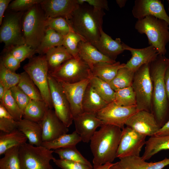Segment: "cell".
<instances>
[{"mask_svg":"<svg viewBox=\"0 0 169 169\" xmlns=\"http://www.w3.org/2000/svg\"><path fill=\"white\" fill-rule=\"evenodd\" d=\"M169 66V59L161 54L149 65L152 84V113L160 128L169 120V104L164 79Z\"/></svg>","mask_w":169,"mask_h":169,"instance_id":"cell-1","label":"cell"},{"mask_svg":"<svg viewBox=\"0 0 169 169\" xmlns=\"http://www.w3.org/2000/svg\"><path fill=\"white\" fill-rule=\"evenodd\" d=\"M122 129L113 125L104 124L96 131L90 141V148L93 156V169L112 163L116 158Z\"/></svg>","mask_w":169,"mask_h":169,"instance_id":"cell-2","label":"cell"},{"mask_svg":"<svg viewBox=\"0 0 169 169\" xmlns=\"http://www.w3.org/2000/svg\"><path fill=\"white\" fill-rule=\"evenodd\" d=\"M105 14L103 10L84 3L79 4L69 20L74 31L94 45L100 37Z\"/></svg>","mask_w":169,"mask_h":169,"instance_id":"cell-3","label":"cell"},{"mask_svg":"<svg viewBox=\"0 0 169 169\" xmlns=\"http://www.w3.org/2000/svg\"><path fill=\"white\" fill-rule=\"evenodd\" d=\"M135 28L140 33L146 35L149 44L156 49L159 54L165 55L166 46L169 42V25L167 22L148 16L137 20Z\"/></svg>","mask_w":169,"mask_h":169,"instance_id":"cell-4","label":"cell"},{"mask_svg":"<svg viewBox=\"0 0 169 169\" xmlns=\"http://www.w3.org/2000/svg\"><path fill=\"white\" fill-rule=\"evenodd\" d=\"M46 18L40 4L25 11L22 19V28L25 44L36 50L46 28Z\"/></svg>","mask_w":169,"mask_h":169,"instance_id":"cell-5","label":"cell"},{"mask_svg":"<svg viewBox=\"0 0 169 169\" xmlns=\"http://www.w3.org/2000/svg\"><path fill=\"white\" fill-rule=\"evenodd\" d=\"M54 152L42 146L27 143L21 145L19 149L21 169H53L50 162L55 158Z\"/></svg>","mask_w":169,"mask_h":169,"instance_id":"cell-6","label":"cell"},{"mask_svg":"<svg viewBox=\"0 0 169 169\" xmlns=\"http://www.w3.org/2000/svg\"><path fill=\"white\" fill-rule=\"evenodd\" d=\"M23 69L38 88L44 102L50 109H53L48 79L49 68L45 55L33 56Z\"/></svg>","mask_w":169,"mask_h":169,"instance_id":"cell-7","label":"cell"},{"mask_svg":"<svg viewBox=\"0 0 169 169\" xmlns=\"http://www.w3.org/2000/svg\"><path fill=\"white\" fill-rule=\"evenodd\" d=\"M150 64L142 65L135 72L131 86L135 94L138 110L152 113V84Z\"/></svg>","mask_w":169,"mask_h":169,"instance_id":"cell-8","label":"cell"},{"mask_svg":"<svg viewBox=\"0 0 169 169\" xmlns=\"http://www.w3.org/2000/svg\"><path fill=\"white\" fill-rule=\"evenodd\" d=\"M0 28V41L5 49L25 44L22 28V19L25 12H15L7 11Z\"/></svg>","mask_w":169,"mask_h":169,"instance_id":"cell-9","label":"cell"},{"mask_svg":"<svg viewBox=\"0 0 169 169\" xmlns=\"http://www.w3.org/2000/svg\"><path fill=\"white\" fill-rule=\"evenodd\" d=\"M49 74L56 80L74 83L90 79L92 75L89 66L80 58L74 57L64 63L57 69Z\"/></svg>","mask_w":169,"mask_h":169,"instance_id":"cell-10","label":"cell"},{"mask_svg":"<svg viewBox=\"0 0 169 169\" xmlns=\"http://www.w3.org/2000/svg\"><path fill=\"white\" fill-rule=\"evenodd\" d=\"M48 79L54 110L59 119L68 128L74 120L69 102L57 80L49 74Z\"/></svg>","mask_w":169,"mask_h":169,"instance_id":"cell-11","label":"cell"},{"mask_svg":"<svg viewBox=\"0 0 169 169\" xmlns=\"http://www.w3.org/2000/svg\"><path fill=\"white\" fill-rule=\"evenodd\" d=\"M138 111L136 106H120L113 101L108 104L96 114L103 124L114 125L122 130L125 127L128 119Z\"/></svg>","mask_w":169,"mask_h":169,"instance_id":"cell-12","label":"cell"},{"mask_svg":"<svg viewBox=\"0 0 169 169\" xmlns=\"http://www.w3.org/2000/svg\"><path fill=\"white\" fill-rule=\"evenodd\" d=\"M146 137L131 128L125 127L122 130L117 157L140 156L142 148L146 143Z\"/></svg>","mask_w":169,"mask_h":169,"instance_id":"cell-13","label":"cell"},{"mask_svg":"<svg viewBox=\"0 0 169 169\" xmlns=\"http://www.w3.org/2000/svg\"><path fill=\"white\" fill-rule=\"evenodd\" d=\"M125 125L146 136H155L161 128L154 115L145 110L138 111L134 114Z\"/></svg>","mask_w":169,"mask_h":169,"instance_id":"cell-14","label":"cell"},{"mask_svg":"<svg viewBox=\"0 0 169 169\" xmlns=\"http://www.w3.org/2000/svg\"><path fill=\"white\" fill-rule=\"evenodd\" d=\"M57 81L68 100L73 118L83 112L82 100L84 92L90 82L89 79L74 83Z\"/></svg>","mask_w":169,"mask_h":169,"instance_id":"cell-15","label":"cell"},{"mask_svg":"<svg viewBox=\"0 0 169 169\" xmlns=\"http://www.w3.org/2000/svg\"><path fill=\"white\" fill-rule=\"evenodd\" d=\"M40 4L46 18L62 17L68 20L79 5L78 0H43Z\"/></svg>","mask_w":169,"mask_h":169,"instance_id":"cell-16","label":"cell"},{"mask_svg":"<svg viewBox=\"0 0 169 169\" xmlns=\"http://www.w3.org/2000/svg\"><path fill=\"white\" fill-rule=\"evenodd\" d=\"M133 17L138 20L151 16L163 20L169 25V16L160 0H136L132 10Z\"/></svg>","mask_w":169,"mask_h":169,"instance_id":"cell-17","label":"cell"},{"mask_svg":"<svg viewBox=\"0 0 169 169\" xmlns=\"http://www.w3.org/2000/svg\"><path fill=\"white\" fill-rule=\"evenodd\" d=\"M75 131L82 141L88 143L94 135L97 128L103 124L95 113L83 112L74 118Z\"/></svg>","mask_w":169,"mask_h":169,"instance_id":"cell-18","label":"cell"},{"mask_svg":"<svg viewBox=\"0 0 169 169\" xmlns=\"http://www.w3.org/2000/svg\"><path fill=\"white\" fill-rule=\"evenodd\" d=\"M43 142L49 141L67 134L68 128L59 119L54 110L49 109L40 122Z\"/></svg>","mask_w":169,"mask_h":169,"instance_id":"cell-19","label":"cell"},{"mask_svg":"<svg viewBox=\"0 0 169 169\" xmlns=\"http://www.w3.org/2000/svg\"><path fill=\"white\" fill-rule=\"evenodd\" d=\"M125 50L130 51L131 54L130 59L125 64V67L135 72L142 65L150 64L159 54L153 46L150 45L142 49L132 48L123 42Z\"/></svg>","mask_w":169,"mask_h":169,"instance_id":"cell-20","label":"cell"},{"mask_svg":"<svg viewBox=\"0 0 169 169\" xmlns=\"http://www.w3.org/2000/svg\"><path fill=\"white\" fill-rule=\"evenodd\" d=\"M78 49L79 57L89 66L91 69L94 64L99 63H114L116 62L104 55L88 41L80 42Z\"/></svg>","mask_w":169,"mask_h":169,"instance_id":"cell-21","label":"cell"},{"mask_svg":"<svg viewBox=\"0 0 169 169\" xmlns=\"http://www.w3.org/2000/svg\"><path fill=\"white\" fill-rule=\"evenodd\" d=\"M93 45L104 55L114 60L125 50L120 38L113 39L102 29L99 41Z\"/></svg>","mask_w":169,"mask_h":169,"instance_id":"cell-22","label":"cell"},{"mask_svg":"<svg viewBox=\"0 0 169 169\" xmlns=\"http://www.w3.org/2000/svg\"><path fill=\"white\" fill-rule=\"evenodd\" d=\"M120 165L124 169H162L169 165V158L166 157L156 162H147L141 157L129 156L119 158Z\"/></svg>","mask_w":169,"mask_h":169,"instance_id":"cell-23","label":"cell"},{"mask_svg":"<svg viewBox=\"0 0 169 169\" xmlns=\"http://www.w3.org/2000/svg\"><path fill=\"white\" fill-rule=\"evenodd\" d=\"M18 129L27 137L30 144L41 146L43 142L42 129L40 123L23 118L18 122Z\"/></svg>","mask_w":169,"mask_h":169,"instance_id":"cell-24","label":"cell"},{"mask_svg":"<svg viewBox=\"0 0 169 169\" xmlns=\"http://www.w3.org/2000/svg\"><path fill=\"white\" fill-rule=\"evenodd\" d=\"M107 104L89 82L83 99L82 107L83 112L96 114Z\"/></svg>","mask_w":169,"mask_h":169,"instance_id":"cell-25","label":"cell"},{"mask_svg":"<svg viewBox=\"0 0 169 169\" xmlns=\"http://www.w3.org/2000/svg\"><path fill=\"white\" fill-rule=\"evenodd\" d=\"M125 64L119 61L114 63L100 62L94 64L91 69L92 74L109 83L116 75L118 70L125 67Z\"/></svg>","mask_w":169,"mask_h":169,"instance_id":"cell-26","label":"cell"},{"mask_svg":"<svg viewBox=\"0 0 169 169\" xmlns=\"http://www.w3.org/2000/svg\"><path fill=\"white\" fill-rule=\"evenodd\" d=\"M45 55L49 74L54 72L65 61L73 57L63 45L50 49Z\"/></svg>","mask_w":169,"mask_h":169,"instance_id":"cell-27","label":"cell"},{"mask_svg":"<svg viewBox=\"0 0 169 169\" xmlns=\"http://www.w3.org/2000/svg\"><path fill=\"white\" fill-rule=\"evenodd\" d=\"M145 145L144 151L141 157L146 161L161 151L169 150V135L151 136L146 141Z\"/></svg>","mask_w":169,"mask_h":169,"instance_id":"cell-28","label":"cell"},{"mask_svg":"<svg viewBox=\"0 0 169 169\" xmlns=\"http://www.w3.org/2000/svg\"><path fill=\"white\" fill-rule=\"evenodd\" d=\"M27 140L26 136L18 129L8 133L1 132L0 155L4 154L12 148L26 143Z\"/></svg>","mask_w":169,"mask_h":169,"instance_id":"cell-29","label":"cell"},{"mask_svg":"<svg viewBox=\"0 0 169 169\" xmlns=\"http://www.w3.org/2000/svg\"><path fill=\"white\" fill-rule=\"evenodd\" d=\"M49 109L44 101L31 99L23 111V117L40 123Z\"/></svg>","mask_w":169,"mask_h":169,"instance_id":"cell-30","label":"cell"},{"mask_svg":"<svg viewBox=\"0 0 169 169\" xmlns=\"http://www.w3.org/2000/svg\"><path fill=\"white\" fill-rule=\"evenodd\" d=\"M64 36L54 30L46 28L44 34L38 47L37 53L45 55L50 49L62 45Z\"/></svg>","mask_w":169,"mask_h":169,"instance_id":"cell-31","label":"cell"},{"mask_svg":"<svg viewBox=\"0 0 169 169\" xmlns=\"http://www.w3.org/2000/svg\"><path fill=\"white\" fill-rule=\"evenodd\" d=\"M82 141L78 134L75 131L72 133L66 134L52 141L43 142L41 146L51 150L76 146Z\"/></svg>","mask_w":169,"mask_h":169,"instance_id":"cell-32","label":"cell"},{"mask_svg":"<svg viewBox=\"0 0 169 169\" xmlns=\"http://www.w3.org/2000/svg\"><path fill=\"white\" fill-rule=\"evenodd\" d=\"M135 72L124 67L118 70L116 75L109 84L115 91L131 86Z\"/></svg>","mask_w":169,"mask_h":169,"instance_id":"cell-33","label":"cell"},{"mask_svg":"<svg viewBox=\"0 0 169 169\" xmlns=\"http://www.w3.org/2000/svg\"><path fill=\"white\" fill-rule=\"evenodd\" d=\"M89 80L92 86L108 104L113 101L115 91L109 83L92 74Z\"/></svg>","mask_w":169,"mask_h":169,"instance_id":"cell-34","label":"cell"},{"mask_svg":"<svg viewBox=\"0 0 169 169\" xmlns=\"http://www.w3.org/2000/svg\"><path fill=\"white\" fill-rule=\"evenodd\" d=\"M20 74L18 86L31 99L44 101L39 90L27 73L24 71Z\"/></svg>","mask_w":169,"mask_h":169,"instance_id":"cell-35","label":"cell"},{"mask_svg":"<svg viewBox=\"0 0 169 169\" xmlns=\"http://www.w3.org/2000/svg\"><path fill=\"white\" fill-rule=\"evenodd\" d=\"M54 152L59 156V159L79 162L92 166L86 159L81 154L76 146L55 150Z\"/></svg>","mask_w":169,"mask_h":169,"instance_id":"cell-36","label":"cell"},{"mask_svg":"<svg viewBox=\"0 0 169 169\" xmlns=\"http://www.w3.org/2000/svg\"><path fill=\"white\" fill-rule=\"evenodd\" d=\"M19 146L12 148L4 154V156L0 159V169H21Z\"/></svg>","mask_w":169,"mask_h":169,"instance_id":"cell-37","label":"cell"},{"mask_svg":"<svg viewBox=\"0 0 169 169\" xmlns=\"http://www.w3.org/2000/svg\"><path fill=\"white\" fill-rule=\"evenodd\" d=\"M113 101L120 106L126 107L136 106V95L132 86L115 91Z\"/></svg>","mask_w":169,"mask_h":169,"instance_id":"cell-38","label":"cell"},{"mask_svg":"<svg viewBox=\"0 0 169 169\" xmlns=\"http://www.w3.org/2000/svg\"><path fill=\"white\" fill-rule=\"evenodd\" d=\"M20 74L13 72L7 68L0 60V84L6 91L17 85L19 81Z\"/></svg>","mask_w":169,"mask_h":169,"instance_id":"cell-39","label":"cell"},{"mask_svg":"<svg viewBox=\"0 0 169 169\" xmlns=\"http://www.w3.org/2000/svg\"><path fill=\"white\" fill-rule=\"evenodd\" d=\"M46 25L64 36L74 32L69 20L62 17L46 18Z\"/></svg>","mask_w":169,"mask_h":169,"instance_id":"cell-40","label":"cell"},{"mask_svg":"<svg viewBox=\"0 0 169 169\" xmlns=\"http://www.w3.org/2000/svg\"><path fill=\"white\" fill-rule=\"evenodd\" d=\"M81 41H86L85 38L76 33L70 32L64 36L63 43L68 52L74 58L79 59L78 45Z\"/></svg>","mask_w":169,"mask_h":169,"instance_id":"cell-41","label":"cell"},{"mask_svg":"<svg viewBox=\"0 0 169 169\" xmlns=\"http://www.w3.org/2000/svg\"><path fill=\"white\" fill-rule=\"evenodd\" d=\"M2 103L7 111L18 122L22 119L23 113L15 101L10 90L6 91Z\"/></svg>","mask_w":169,"mask_h":169,"instance_id":"cell-42","label":"cell"},{"mask_svg":"<svg viewBox=\"0 0 169 169\" xmlns=\"http://www.w3.org/2000/svg\"><path fill=\"white\" fill-rule=\"evenodd\" d=\"M18 122L0 103V130L4 133H9L18 129Z\"/></svg>","mask_w":169,"mask_h":169,"instance_id":"cell-43","label":"cell"},{"mask_svg":"<svg viewBox=\"0 0 169 169\" xmlns=\"http://www.w3.org/2000/svg\"><path fill=\"white\" fill-rule=\"evenodd\" d=\"M5 49L10 53L21 63L26 59H31L37 53L36 50L26 44L12 46Z\"/></svg>","mask_w":169,"mask_h":169,"instance_id":"cell-44","label":"cell"},{"mask_svg":"<svg viewBox=\"0 0 169 169\" xmlns=\"http://www.w3.org/2000/svg\"><path fill=\"white\" fill-rule=\"evenodd\" d=\"M43 0H15L9 4L7 11L15 12H25L34 5L40 4Z\"/></svg>","mask_w":169,"mask_h":169,"instance_id":"cell-45","label":"cell"},{"mask_svg":"<svg viewBox=\"0 0 169 169\" xmlns=\"http://www.w3.org/2000/svg\"><path fill=\"white\" fill-rule=\"evenodd\" d=\"M12 95L23 113L31 99L18 86H14L10 90Z\"/></svg>","mask_w":169,"mask_h":169,"instance_id":"cell-46","label":"cell"},{"mask_svg":"<svg viewBox=\"0 0 169 169\" xmlns=\"http://www.w3.org/2000/svg\"><path fill=\"white\" fill-rule=\"evenodd\" d=\"M53 161L61 169H93V166H88L77 162L55 158Z\"/></svg>","mask_w":169,"mask_h":169,"instance_id":"cell-47","label":"cell"},{"mask_svg":"<svg viewBox=\"0 0 169 169\" xmlns=\"http://www.w3.org/2000/svg\"><path fill=\"white\" fill-rule=\"evenodd\" d=\"M1 59L4 66L10 70L15 72L20 67V63L10 53L5 49Z\"/></svg>","mask_w":169,"mask_h":169,"instance_id":"cell-48","label":"cell"},{"mask_svg":"<svg viewBox=\"0 0 169 169\" xmlns=\"http://www.w3.org/2000/svg\"><path fill=\"white\" fill-rule=\"evenodd\" d=\"M78 1L79 4L86 3L97 10H109L106 0H78Z\"/></svg>","mask_w":169,"mask_h":169,"instance_id":"cell-49","label":"cell"},{"mask_svg":"<svg viewBox=\"0 0 169 169\" xmlns=\"http://www.w3.org/2000/svg\"><path fill=\"white\" fill-rule=\"evenodd\" d=\"M11 0H0V25H1L6 10L11 2Z\"/></svg>","mask_w":169,"mask_h":169,"instance_id":"cell-50","label":"cell"},{"mask_svg":"<svg viewBox=\"0 0 169 169\" xmlns=\"http://www.w3.org/2000/svg\"><path fill=\"white\" fill-rule=\"evenodd\" d=\"M169 135V120L162 127L155 136H162Z\"/></svg>","mask_w":169,"mask_h":169,"instance_id":"cell-51","label":"cell"},{"mask_svg":"<svg viewBox=\"0 0 169 169\" xmlns=\"http://www.w3.org/2000/svg\"><path fill=\"white\" fill-rule=\"evenodd\" d=\"M164 79L167 95L169 104V66L166 71Z\"/></svg>","mask_w":169,"mask_h":169,"instance_id":"cell-52","label":"cell"},{"mask_svg":"<svg viewBox=\"0 0 169 169\" xmlns=\"http://www.w3.org/2000/svg\"><path fill=\"white\" fill-rule=\"evenodd\" d=\"M6 91L3 86L0 84V101L2 102L3 101L5 93Z\"/></svg>","mask_w":169,"mask_h":169,"instance_id":"cell-53","label":"cell"},{"mask_svg":"<svg viewBox=\"0 0 169 169\" xmlns=\"http://www.w3.org/2000/svg\"><path fill=\"white\" fill-rule=\"evenodd\" d=\"M109 169H124L120 165L119 161L113 163Z\"/></svg>","mask_w":169,"mask_h":169,"instance_id":"cell-54","label":"cell"},{"mask_svg":"<svg viewBox=\"0 0 169 169\" xmlns=\"http://www.w3.org/2000/svg\"><path fill=\"white\" fill-rule=\"evenodd\" d=\"M126 1V0H116V1L117 4L120 8L125 6Z\"/></svg>","mask_w":169,"mask_h":169,"instance_id":"cell-55","label":"cell"},{"mask_svg":"<svg viewBox=\"0 0 169 169\" xmlns=\"http://www.w3.org/2000/svg\"><path fill=\"white\" fill-rule=\"evenodd\" d=\"M113 164V163H108L105 164L99 167L97 169H109Z\"/></svg>","mask_w":169,"mask_h":169,"instance_id":"cell-56","label":"cell"},{"mask_svg":"<svg viewBox=\"0 0 169 169\" xmlns=\"http://www.w3.org/2000/svg\"></svg>","mask_w":169,"mask_h":169,"instance_id":"cell-57","label":"cell"}]
</instances>
